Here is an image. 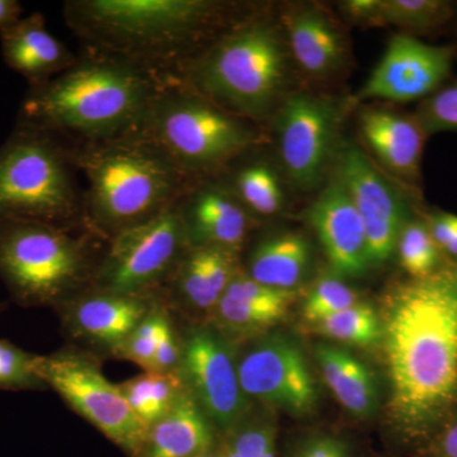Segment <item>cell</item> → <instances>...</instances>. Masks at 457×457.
I'll return each mask as SVG.
<instances>
[{
  "label": "cell",
  "mask_w": 457,
  "mask_h": 457,
  "mask_svg": "<svg viewBox=\"0 0 457 457\" xmlns=\"http://www.w3.org/2000/svg\"><path fill=\"white\" fill-rule=\"evenodd\" d=\"M282 29L291 59L314 80L335 78L347 62V44L332 17L314 5L290 9Z\"/></svg>",
  "instance_id": "obj_20"
},
{
  "label": "cell",
  "mask_w": 457,
  "mask_h": 457,
  "mask_svg": "<svg viewBox=\"0 0 457 457\" xmlns=\"http://www.w3.org/2000/svg\"><path fill=\"white\" fill-rule=\"evenodd\" d=\"M4 311H5V303H0V314H2V312Z\"/></svg>",
  "instance_id": "obj_44"
},
{
  "label": "cell",
  "mask_w": 457,
  "mask_h": 457,
  "mask_svg": "<svg viewBox=\"0 0 457 457\" xmlns=\"http://www.w3.org/2000/svg\"><path fill=\"white\" fill-rule=\"evenodd\" d=\"M167 311V306L159 300L152 312L144 318L139 326L135 328L134 332L117 351L114 359L130 361L140 366L144 371L149 372Z\"/></svg>",
  "instance_id": "obj_34"
},
{
  "label": "cell",
  "mask_w": 457,
  "mask_h": 457,
  "mask_svg": "<svg viewBox=\"0 0 457 457\" xmlns=\"http://www.w3.org/2000/svg\"><path fill=\"white\" fill-rule=\"evenodd\" d=\"M360 129L385 168L404 179L418 176L426 135L414 117L384 108H368L360 114Z\"/></svg>",
  "instance_id": "obj_23"
},
{
  "label": "cell",
  "mask_w": 457,
  "mask_h": 457,
  "mask_svg": "<svg viewBox=\"0 0 457 457\" xmlns=\"http://www.w3.org/2000/svg\"><path fill=\"white\" fill-rule=\"evenodd\" d=\"M428 457H457V417L436 436L429 446Z\"/></svg>",
  "instance_id": "obj_41"
},
{
  "label": "cell",
  "mask_w": 457,
  "mask_h": 457,
  "mask_svg": "<svg viewBox=\"0 0 457 457\" xmlns=\"http://www.w3.org/2000/svg\"><path fill=\"white\" fill-rule=\"evenodd\" d=\"M119 386L132 411L146 428L163 418L186 392L177 372L159 374L144 371V374L126 380Z\"/></svg>",
  "instance_id": "obj_27"
},
{
  "label": "cell",
  "mask_w": 457,
  "mask_h": 457,
  "mask_svg": "<svg viewBox=\"0 0 457 457\" xmlns=\"http://www.w3.org/2000/svg\"><path fill=\"white\" fill-rule=\"evenodd\" d=\"M359 296L353 288L337 276H324L312 288L305 303L303 317L309 323L317 324L329 315L345 311L359 303Z\"/></svg>",
  "instance_id": "obj_33"
},
{
  "label": "cell",
  "mask_w": 457,
  "mask_h": 457,
  "mask_svg": "<svg viewBox=\"0 0 457 457\" xmlns=\"http://www.w3.org/2000/svg\"><path fill=\"white\" fill-rule=\"evenodd\" d=\"M239 253L216 246H188L158 297L170 311L213 314L239 272Z\"/></svg>",
  "instance_id": "obj_19"
},
{
  "label": "cell",
  "mask_w": 457,
  "mask_h": 457,
  "mask_svg": "<svg viewBox=\"0 0 457 457\" xmlns=\"http://www.w3.org/2000/svg\"><path fill=\"white\" fill-rule=\"evenodd\" d=\"M180 354H182V341H180V336L174 328L170 309H168L163 323H162L154 359H153L152 369L149 372L173 374V372L179 371Z\"/></svg>",
  "instance_id": "obj_37"
},
{
  "label": "cell",
  "mask_w": 457,
  "mask_h": 457,
  "mask_svg": "<svg viewBox=\"0 0 457 457\" xmlns=\"http://www.w3.org/2000/svg\"><path fill=\"white\" fill-rule=\"evenodd\" d=\"M180 380L212 423L225 431L236 428L248 409L240 386L237 356L230 341L216 328L189 327L183 336Z\"/></svg>",
  "instance_id": "obj_12"
},
{
  "label": "cell",
  "mask_w": 457,
  "mask_h": 457,
  "mask_svg": "<svg viewBox=\"0 0 457 457\" xmlns=\"http://www.w3.org/2000/svg\"><path fill=\"white\" fill-rule=\"evenodd\" d=\"M453 55V47L427 44L407 33L394 35L369 79L352 97V104L370 99L423 101L446 82Z\"/></svg>",
  "instance_id": "obj_15"
},
{
  "label": "cell",
  "mask_w": 457,
  "mask_h": 457,
  "mask_svg": "<svg viewBox=\"0 0 457 457\" xmlns=\"http://www.w3.org/2000/svg\"><path fill=\"white\" fill-rule=\"evenodd\" d=\"M453 7L444 0H378V26H395L407 35L437 29L449 22Z\"/></svg>",
  "instance_id": "obj_29"
},
{
  "label": "cell",
  "mask_w": 457,
  "mask_h": 457,
  "mask_svg": "<svg viewBox=\"0 0 457 457\" xmlns=\"http://www.w3.org/2000/svg\"><path fill=\"white\" fill-rule=\"evenodd\" d=\"M308 219L337 275L360 278L371 269L363 222L337 174L309 207Z\"/></svg>",
  "instance_id": "obj_18"
},
{
  "label": "cell",
  "mask_w": 457,
  "mask_h": 457,
  "mask_svg": "<svg viewBox=\"0 0 457 457\" xmlns=\"http://www.w3.org/2000/svg\"><path fill=\"white\" fill-rule=\"evenodd\" d=\"M162 84L139 66L82 51L64 73L27 90L17 122L69 144L125 137L137 130Z\"/></svg>",
  "instance_id": "obj_3"
},
{
  "label": "cell",
  "mask_w": 457,
  "mask_h": 457,
  "mask_svg": "<svg viewBox=\"0 0 457 457\" xmlns=\"http://www.w3.org/2000/svg\"><path fill=\"white\" fill-rule=\"evenodd\" d=\"M427 225L438 248L457 257V215L437 212L429 216Z\"/></svg>",
  "instance_id": "obj_39"
},
{
  "label": "cell",
  "mask_w": 457,
  "mask_h": 457,
  "mask_svg": "<svg viewBox=\"0 0 457 457\" xmlns=\"http://www.w3.org/2000/svg\"><path fill=\"white\" fill-rule=\"evenodd\" d=\"M295 297L294 290L270 287L240 270L213 312V328L227 338L257 335L281 320Z\"/></svg>",
  "instance_id": "obj_22"
},
{
  "label": "cell",
  "mask_w": 457,
  "mask_h": 457,
  "mask_svg": "<svg viewBox=\"0 0 457 457\" xmlns=\"http://www.w3.org/2000/svg\"><path fill=\"white\" fill-rule=\"evenodd\" d=\"M324 336L357 347H372L383 342V320L371 305L357 303L315 324Z\"/></svg>",
  "instance_id": "obj_30"
},
{
  "label": "cell",
  "mask_w": 457,
  "mask_h": 457,
  "mask_svg": "<svg viewBox=\"0 0 457 457\" xmlns=\"http://www.w3.org/2000/svg\"><path fill=\"white\" fill-rule=\"evenodd\" d=\"M0 46L5 64L22 75L29 88L64 73L78 60V55L47 29L40 12L21 18L0 32Z\"/></svg>",
  "instance_id": "obj_21"
},
{
  "label": "cell",
  "mask_w": 457,
  "mask_h": 457,
  "mask_svg": "<svg viewBox=\"0 0 457 457\" xmlns=\"http://www.w3.org/2000/svg\"><path fill=\"white\" fill-rule=\"evenodd\" d=\"M134 134L150 141L189 183L216 177L262 143L253 122L163 80Z\"/></svg>",
  "instance_id": "obj_6"
},
{
  "label": "cell",
  "mask_w": 457,
  "mask_h": 457,
  "mask_svg": "<svg viewBox=\"0 0 457 457\" xmlns=\"http://www.w3.org/2000/svg\"><path fill=\"white\" fill-rule=\"evenodd\" d=\"M342 111L335 98L295 92L273 114L279 162L295 187L312 192L323 185L341 147Z\"/></svg>",
  "instance_id": "obj_11"
},
{
  "label": "cell",
  "mask_w": 457,
  "mask_h": 457,
  "mask_svg": "<svg viewBox=\"0 0 457 457\" xmlns=\"http://www.w3.org/2000/svg\"><path fill=\"white\" fill-rule=\"evenodd\" d=\"M315 357L324 381L342 407L362 420L374 416L380 393L371 370L350 352L332 345H319Z\"/></svg>",
  "instance_id": "obj_25"
},
{
  "label": "cell",
  "mask_w": 457,
  "mask_h": 457,
  "mask_svg": "<svg viewBox=\"0 0 457 457\" xmlns=\"http://www.w3.org/2000/svg\"><path fill=\"white\" fill-rule=\"evenodd\" d=\"M71 147L75 167L86 179L84 228L104 242L170 209L189 185L137 134Z\"/></svg>",
  "instance_id": "obj_4"
},
{
  "label": "cell",
  "mask_w": 457,
  "mask_h": 457,
  "mask_svg": "<svg viewBox=\"0 0 457 457\" xmlns=\"http://www.w3.org/2000/svg\"><path fill=\"white\" fill-rule=\"evenodd\" d=\"M40 354L22 350L8 339L0 338V390L42 392L46 384L37 371Z\"/></svg>",
  "instance_id": "obj_32"
},
{
  "label": "cell",
  "mask_w": 457,
  "mask_h": 457,
  "mask_svg": "<svg viewBox=\"0 0 457 457\" xmlns=\"http://www.w3.org/2000/svg\"><path fill=\"white\" fill-rule=\"evenodd\" d=\"M288 457H356L347 441L329 433H312L296 441Z\"/></svg>",
  "instance_id": "obj_38"
},
{
  "label": "cell",
  "mask_w": 457,
  "mask_h": 457,
  "mask_svg": "<svg viewBox=\"0 0 457 457\" xmlns=\"http://www.w3.org/2000/svg\"><path fill=\"white\" fill-rule=\"evenodd\" d=\"M216 0H68L66 26L83 51L167 79L245 14Z\"/></svg>",
  "instance_id": "obj_2"
},
{
  "label": "cell",
  "mask_w": 457,
  "mask_h": 457,
  "mask_svg": "<svg viewBox=\"0 0 457 457\" xmlns=\"http://www.w3.org/2000/svg\"><path fill=\"white\" fill-rule=\"evenodd\" d=\"M215 447L213 425L187 392L163 418L147 427L135 457H200Z\"/></svg>",
  "instance_id": "obj_24"
},
{
  "label": "cell",
  "mask_w": 457,
  "mask_h": 457,
  "mask_svg": "<svg viewBox=\"0 0 457 457\" xmlns=\"http://www.w3.org/2000/svg\"><path fill=\"white\" fill-rule=\"evenodd\" d=\"M225 453L227 457H262L267 450L276 446V433L267 422L239 423L231 429Z\"/></svg>",
  "instance_id": "obj_36"
},
{
  "label": "cell",
  "mask_w": 457,
  "mask_h": 457,
  "mask_svg": "<svg viewBox=\"0 0 457 457\" xmlns=\"http://www.w3.org/2000/svg\"><path fill=\"white\" fill-rule=\"evenodd\" d=\"M88 230L0 219V279L23 308H54L88 287L99 252Z\"/></svg>",
  "instance_id": "obj_7"
},
{
  "label": "cell",
  "mask_w": 457,
  "mask_h": 457,
  "mask_svg": "<svg viewBox=\"0 0 457 457\" xmlns=\"http://www.w3.org/2000/svg\"><path fill=\"white\" fill-rule=\"evenodd\" d=\"M312 263V246L299 233L263 237L252 248L245 272L249 278L279 290H294Z\"/></svg>",
  "instance_id": "obj_26"
},
{
  "label": "cell",
  "mask_w": 457,
  "mask_h": 457,
  "mask_svg": "<svg viewBox=\"0 0 457 457\" xmlns=\"http://www.w3.org/2000/svg\"><path fill=\"white\" fill-rule=\"evenodd\" d=\"M400 264L411 278H422L438 270L440 251L427 221L409 220L400 233L398 245Z\"/></svg>",
  "instance_id": "obj_31"
},
{
  "label": "cell",
  "mask_w": 457,
  "mask_h": 457,
  "mask_svg": "<svg viewBox=\"0 0 457 457\" xmlns=\"http://www.w3.org/2000/svg\"><path fill=\"white\" fill-rule=\"evenodd\" d=\"M228 187L249 215L272 216L284 206V191L275 170L267 162L240 164L228 174Z\"/></svg>",
  "instance_id": "obj_28"
},
{
  "label": "cell",
  "mask_w": 457,
  "mask_h": 457,
  "mask_svg": "<svg viewBox=\"0 0 457 457\" xmlns=\"http://www.w3.org/2000/svg\"><path fill=\"white\" fill-rule=\"evenodd\" d=\"M188 246H216L239 253L252 216L218 176L189 183L177 201Z\"/></svg>",
  "instance_id": "obj_17"
},
{
  "label": "cell",
  "mask_w": 457,
  "mask_h": 457,
  "mask_svg": "<svg viewBox=\"0 0 457 457\" xmlns=\"http://www.w3.org/2000/svg\"><path fill=\"white\" fill-rule=\"evenodd\" d=\"M37 371L47 389L54 390L78 416L137 456L147 431L132 411L119 384L107 380L96 354L69 345L38 356Z\"/></svg>",
  "instance_id": "obj_10"
},
{
  "label": "cell",
  "mask_w": 457,
  "mask_h": 457,
  "mask_svg": "<svg viewBox=\"0 0 457 457\" xmlns=\"http://www.w3.org/2000/svg\"><path fill=\"white\" fill-rule=\"evenodd\" d=\"M284 29L248 13L185 62L171 80L246 121L261 122L284 101L290 71Z\"/></svg>",
  "instance_id": "obj_5"
},
{
  "label": "cell",
  "mask_w": 457,
  "mask_h": 457,
  "mask_svg": "<svg viewBox=\"0 0 457 457\" xmlns=\"http://www.w3.org/2000/svg\"><path fill=\"white\" fill-rule=\"evenodd\" d=\"M414 119L426 137L438 132L457 131V82L423 99Z\"/></svg>",
  "instance_id": "obj_35"
},
{
  "label": "cell",
  "mask_w": 457,
  "mask_h": 457,
  "mask_svg": "<svg viewBox=\"0 0 457 457\" xmlns=\"http://www.w3.org/2000/svg\"><path fill=\"white\" fill-rule=\"evenodd\" d=\"M343 16L357 26H375L378 23V0H347L342 2Z\"/></svg>",
  "instance_id": "obj_40"
},
{
  "label": "cell",
  "mask_w": 457,
  "mask_h": 457,
  "mask_svg": "<svg viewBox=\"0 0 457 457\" xmlns=\"http://www.w3.org/2000/svg\"><path fill=\"white\" fill-rule=\"evenodd\" d=\"M23 8L17 0H0V32L22 18Z\"/></svg>",
  "instance_id": "obj_42"
},
{
  "label": "cell",
  "mask_w": 457,
  "mask_h": 457,
  "mask_svg": "<svg viewBox=\"0 0 457 457\" xmlns=\"http://www.w3.org/2000/svg\"><path fill=\"white\" fill-rule=\"evenodd\" d=\"M336 161V174L365 228L370 266H383L396 251L400 233L411 220L407 200L354 144L342 143Z\"/></svg>",
  "instance_id": "obj_14"
},
{
  "label": "cell",
  "mask_w": 457,
  "mask_h": 457,
  "mask_svg": "<svg viewBox=\"0 0 457 457\" xmlns=\"http://www.w3.org/2000/svg\"><path fill=\"white\" fill-rule=\"evenodd\" d=\"M384 311L390 420L427 440L457 402V264L396 285Z\"/></svg>",
  "instance_id": "obj_1"
},
{
  "label": "cell",
  "mask_w": 457,
  "mask_h": 457,
  "mask_svg": "<svg viewBox=\"0 0 457 457\" xmlns=\"http://www.w3.org/2000/svg\"><path fill=\"white\" fill-rule=\"evenodd\" d=\"M158 302V296H132L87 287L55 311L75 347L97 357H114Z\"/></svg>",
  "instance_id": "obj_16"
},
{
  "label": "cell",
  "mask_w": 457,
  "mask_h": 457,
  "mask_svg": "<svg viewBox=\"0 0 457 457\" xmlns=\"http://www.w3.org/2000/svg\"><path fill=\"white\" fill-rule=\"evenodd\" d=\"M77 173L71 144L17 122L0 145V219L86 228Z\"/></svg>",
  "instance_id": "obj_8"
},
{
  "label": "cell",
  "mask_w": 457,
  "mask_h": 457,
  "mask_svg": "<svg viewBox=\"0 0 457 457\" xmlns=\"http://www.w3.org/2000/svg\"><path fill=\"white\" fill-rule=\"evenodd\" d=\"M240 386L257 399L296 417L317 407L318 389L302 348L281 335L254 339L237 356Z\"/></svg>",
  "instance_id": "obj_13"
},
{
  "label": "cell",
  "mask_w": 457,
  "mask_h": 457,
  "mask_svg": "<svg viewBox=\"0 0 457 457\" xmlns=\"http://www.w3.org/2000/svg\"><path fill=\"white\" fill-rule=\"evenodd\" d=\"M200 457H227V453H225L224 447H222V449H216V447H212V450L207 451V453H204V455H201Z\"/></svg>",
  "instance_id": "obj_43"
},
{
  "label": "cell",
  "mask_w": 457,
  "mask_h": 457,
  "mask_svg": "<svg viewBox=\"0 0 457 457\" xmlns=\"http://www.w3.org/2000/svg\"><path fill=\"white\" fill-rule=\"evenodd\" d=\"M104 243L88 287L132 296H158L188 248L177 203Z\"/></svg>",
  "instance_id": "obj_9"
}]
</instances>
